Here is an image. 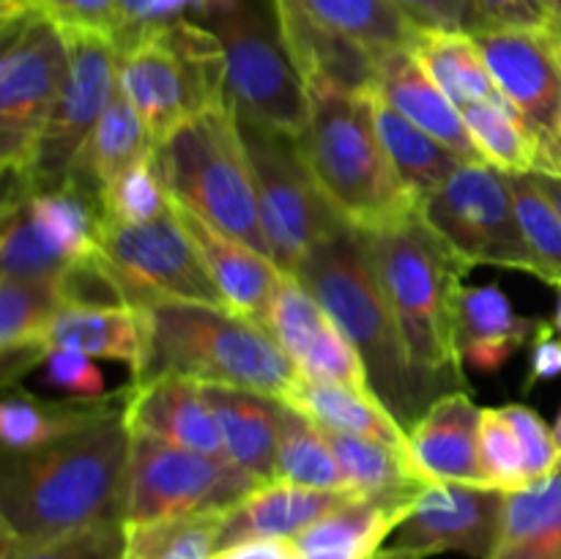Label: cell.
Masks as SVG:
<instances>
[{"instance_id": "bcb514c9", "label": "cell", "mask_w": 561, "mask_h": 559, "mask_svg": "<svg viewBox=\"0 0 561 559\" xmlns=\"http://www.w3.org/2000/svg\"><path fill=\"white\" fill-rule=\"evenodd\" d=\"M502 411L504 417L513 422L515 433H518L529 486H537V482L557 475L561 466H559V447H557V436H553V427H548V422L526 403H507L502 406Z\"/></svg>"}, {"instance_id": "f1b7e54d", "label": "cell", "mask_w": 561, "mask_h": 559, "mask_svg": "<svg viewBox=\"0 0 561 559\" xmlns=\"http://www.w3.org/2000/svg\"><path fill=\"white\" fill-rule=\"evenodd\" d=\"M64 305L60 285L25 283L0 277V351H3V387L9 389L22 373L44 360V332Z\"/></svg>"}, {"instance_id": "d6986e66", "label": "cell", "mask_w": 561, "mask_h": 559, "mask_svg": "<svg viewBox=\"0 0 561 559\" xmlns=\"http://www.w3.org/2000/svg\"><path fill=\"white\" fill-rule=\"evenodd\" d=\"M370 88H376L398 113L444 142L463 162H485L460 107H455L447 93L427 77L411 49H387L373 55Z\"/></svg>"}, {"instance_id": "277c9868", "label": "cell", "mask_w": 561, "mask_h": 559, "mask_svg": "<svg viewBox=\"0 0 561 559\" xmlns=\"http://www.w3.org/2000/svg\"><path fill=\"white\" fill-rule=\"evenodd\" d=\"M142 312L148 327L146 367L131 381L184 376L283 400L305 378L263 323L228 307L159 301L142 307Z\"/></svg>"}, {"instance_id": "7c38bea8", "label": "cell", "mask_w": 561, "mask_h": 559, "mask_svg": "<svg viewBox=\"0 0 561 559\" xmlns=\"http://www.w3.org/2000/svg\"><path fill=\"white\" fill-rule=\"evenodd\" d=\"M420 217L466 269L502 266L537 272L515 212L510 175L493 164H460L420 203Z\"/></svg>"}, {"instance_id": "ffe728a7", "label": "cell", "mask_w": 561, "mask_h": 559, "mask_svg": "<svg viewBox=\"0 0 561 559\" xmlns=\"http://www.w3.org/2000/svg\"><path fill=\"white\" fill-rule=\"evenodd\" d=\"M422 488L351 499L299 532L294 546L301 559H376L383 551V540L409 518Z\"/></svg>"}, {"instance_id": "d590c367", "label": "cell", "mask_w": 561, "mask_h": 559, "mask_svg": "<svg viewBox=\"0 0 561 559\" xmlns=\"http://www.w3.org/2000/svg\"><path fill=\"white\" fill-rule=\"evenodd\" d=\"M307 11L323 31L367 49H411L420 27L392 0H305Z\"/></svg>"}, {"instance_id": "ee69618b", "label": "cell", "mask_w": 561, "mask_h": 559, "mask_svg": "<svg viewBox=\"0 0 561 559\" xmlns=\"http://www.w3.org/2000/svg\"><path fill=\"white\" fill-rule=\"evenodd\" d=\"M0 559H124V521H102L36 546H0Z\"/></svg>"}, {"instance_id": "f35d334b", "label": "cell", "mask_w": 561, "mask_h": 559, "mask_svg": "<svg viewBox=\"0 0 561 559\" xmlns=\"http://www.w3.org/2000/svg\"><path fill=\"white\" fill-rule=\"evenodd\" d=\"M327 438L332 444L340 471H343L345 488L356 491L359 497H381V493L431 486L420 475L414 460L389 444L334 431H327Z\"/></svg>"}, {"instance_id": "5b68a950", "label": "cell", "mask_w": 561, "mask_h": 559, "mask_svg": "<svg viewBox=\"0 0 561 559\" xmlns=\"http://www.w3.org/2000/svg\"><path fill=\"white\" fill-rule=\"evenodd\" d=\"M310 124L296 137L334 212L362 233L387 230L420 214L373 126L365 91L310 88Z\"/></svg>"}, {"instance_id": "ba28073f", "label": "cell", "mask_w": 561, "mask_h": 559, "mask_svg": "<svg viewBox=\"0 0 561 559\" xmlns=\"http://www.w3.org/2000/svg\"><path fill=\"white\" fill-rule=\"evenodd\" d=\"M197 22L222 44L228 96L239 115L290 137L305 135L310 93L290 58L277 14H263L252 0H214L197 11Z\"/></svg>"}, {"instance_id": "7402d4cb", "label": "cell", "mask_w": 561, "mask_h": 559, "mask_svg": "<svg viewBox=\"0 0 561 559\" xmlns=\"http://www.w3.org/2000/svg\"><path fill=\"white\" fill-rule=\"evenodd\" d=\"M356 497L359 493L354 491L305 488L283 480L263 482L225 513L219 551L250 540H294L307 526Z\"/></svg>"}, {"instance_id": "83f0119b", "label": "cell", "mask_w": 561, "mask_h": 559, "mask_svg": "<svg viewBox=\"0 0 561 559\" xmlns=\"http://www.w3.org/2000/svg\"><path fill=\"white\" fill-rule=\"evenodd\" d=\"M365 96L389 162L394 164L405 190L422 203L463 164V159L398 113L376 88H365Z\"/></svg>"}, {"instance_id": "52a82bcc", "label": "cell", "mask_w": 561, "mask_h": 559, "mask_svg": "<svg viewBox=\"0 0 561 559\" xmlns=\"http://www.w3.org/2000/svg\"><path fill=\"white\" fill-rule=\"evenodd\" d=\"M118 82L157 146L192 115L228 102L225 49L197 20H175L121 47Z\"/></svg>"}, {"instance_id": "7bdbcfd3", "label": "cell", "mask_w": 561, "mask_h": 559, "mask_svg": "<svg viewBox=\"0 0 561 559\" xmlns=\"http://www.w3.org/2000/svg\"><path fill=\"white\" fill-rule=\"evenodd\" d=\"M480 466L485 486L513 493L529 488L524 449L513 422L502 409H482L480 417Z\"/></svg>"}, {"instance_id": "7a4b0ae2", "label": "cell", "mask_w": 561, "mask_h": 559, "mask_svg": "<svg viewBox=\"0 0 561 559\" xmlns=\"http://www.w3.org/2000/svg\"><path fill=\"white\" fill-rule=\"evenodd\" d=\"M362 236L422 400L431 406L442 395L466 389L458 296L469 269L438 241L420 214L403 225Z\"/></svg>"}, {"instance_id": "2e32d148", "label": "cell", "mask_w": 561, "mask_h": 559, "mask_svg": "<svg viewBox=\"0 0 561 559\" xmlns=\"http://www.w3.org/2000/svg\"><path fill=\"white\" fill-rule=\"evenodd\" d=\"M507 493L469 482H431L422 488L409 518L394 529L392 546L422 559L460 551L488 559L502 529Z\"/></svg>"}, {"instance_id": "d4e9b609", "label": "cell", "mask_w": 561, "mask_h": 559, "mask_svg": "<svg viewBox=\"0 0 561 559\" xmlns=\"http://www.w3.org/2000/svg\"><path fill=\"white\" fill-rule=\"evenodd\" d=\"M175 208H179L192 239L201 247L228 310L263 323L268 305H272L274 290L279 285V277H283V269L268 255L247 247L244 241L230 239L222 230L211 228L206 219L186 212L179 203H175Z\"/></svg>"}, {"instance_id": "ac0fdd59", "label": "cell", "mask_w": 561, "mask_h": 559, "mask_svg": "<svg viewBox=\"0 0 561 559\" xmlns=\"http://www.w3.org/2000/svg\"><path fill=\"white\" fill-rule=\"evenodd\" d=\"M482 409L466 389L433 400L409 427V449L427 482L485 486L480 466Z\"/></svg>"}, {"instance_id": "484cf974", "label": "cell", "mask_w": 561, "mask_h": 559, "mask_svg": "<svg viewBox=\"0 0 561 559\" xmlns=\"http://www.w3.org/2000/svg\"><path fill=\"white\" fill-rule=\"evenodd\" d=\"M222 436L225 455L257 482L277 480V403L279 398L222 384H201Z\"/></svg>"}, {"instance_id": "9f6ffc18", "label": "cell", "mask_w": 561, "mask_h": 559, "mask_svg": "<svg viewBox=\"0 0 561 559\" xmlns=\"http://www.w3.org/2000/svg\"><path fill=\"white\" fill-rule=\"evenodd\" d=\"M553 436H557V447H559V466H561V411H559L557 422H553Z\"/></svg>"}, {"instance_id": "681fc988", "label": "cell", "mask_w": 561, "mask_h": 559, "mask_svg": "<svg viewBox=\"0 0 561 559\" xmlns=\"http://www.w3.org/2000/svg\"><path fill=\"white\" fill-rule=\"evenodd\" d=\"M118 3L121 16H124V36H121L118 49L151 27L184 20L186 11H197L201 5L197 0H118Z\"/></svg>"}, {"instance_id": "836d02e7", "label": "cell", "mask_w": 561, "mask_h": 559, "mask_svg": "<svg viewBox=\"0 0 561 559\" xmlns=\"http://www.w3.org/2000/svg\"><path fill=\"white\" fill-rule=\"evenodd\" d=\"M22 186L27 192L33 219L60 255L69 258L71 263L96 255L99 223H102V197L96 192L75 179L44 190Z\"/></svg>"}, {"instance_id": "74e56055", "label": "cell", "mask_w": 561, "mask_h": 559, "mask_svg": "<svg viewBox=\"0 0 561 559\" xmlns=\"http://www.w3.org/2000/svg\"><path fill=\"white\" fill-rule=\"evenodd\" d=\"M277 427V480L305 488L348 491L327 431L316 420L279 400Z\"/></svg>"}, {"instance_id": "4dcf8cb0", "label": "cell", "mask_w": 561, "mask_h": 559, "mask_svg": "<svg viewBox=\"0 0 561 559\" xmlns=\"http://www.w3.org/2000/svg\"><path fill=\"white\" fill-rule=\"evenodd\" d=\"M411 53L427 71V77L447 93L455 107L463 110L480 102L510 104L507 96L499 91L471 33L422 31L420 27L414 44H411Z\"/></svg>"}, {"instance_id": "e0dca14e", "label": "cell", "mask_w": 561, "mask_h": 559, "mask_svg": "<svg viewBox=\"0 0 561 559\" xmlns=\"http://www.w3.org/2000/svg\"><path fill=\"white\" fill-rule=\"evenodd\" d=\"M263 327L305 378L373 392L359 351L340 332L337 323L327 316L296 274L283 272Z\"/></svg>"}, {"instance_id": "6f0895ef", "label": "cell", "mask_w": 561, "mask_h": 559, "mask_svg": "<svg viewBox=\"0 0 561 559\" xmlns=\"http://www.w3.org/2000/svg\"><path fill=\"white\" fill-rule=\"evenodd\" d=\"M557 175H561V129H559V146H557Z\"/></svg>"}, {"instance_id": "cb8c5ba5", "label": "cell", "mask_w": 561, "mask_h": 559, "mask_svg": "<svg viewBox=\"0 0 561 559\" xmlns=\"http://www.w3.org/2000/svg\"><path fill=\"white\" fill-rule=\"evenodd\" d=\"M542 318L518 316L499 285H463L458 296V349L469 370L499 373L526 343Z\"/></svg>"}, {"instance_id": "816d5d0a", "label": "cell", "mask_w": 561, "mask_h": 559, "mask_svg": "<svg viewBox=\"0 0 561 559\" xmlns=\"http://www.w3.org/2000/svg\"><path fill=\"white\" fill-rule=\"evenodd\" d=\"M561 376V334L557 327L540 321L529 345V378L524 381V392H531L537 384L553 381Z\"/></svg>"}, {"instance_id": "f907efd6", "label": "cell", "mask_w": 561, "mask_h": 559, "mask_svg": "<svg viewBox=\"0 0 561 559\" xmlns=\"http://www.w3.org/2000/svg\"><path fill=\"white\" fill-rule=\"evenodd\" d=\"M482 27H553L540 0H474Z\"/></svg>"}, {"instance_id": "30bf717a", "label": "cell", "mask_w": 561, "mask_h": 559, "mask_svg": "<svg viewBox=\"0 0 561 559\" xmlns=\"http://www.w3.org/2000/svg\"><path fill=\"white\" fill-rule=\"evenodd\" d=\"M96 258L126 305L148 307L159 301L228 307L201 247L186 230L179 208L153 223H99Z\"/></svg>"}, {"instance_id": "d6a6232c", "label": "cell", "mask_w": 561, "mask_h": 559, "mask_svg": "<svg viewBox=\"0 0 561 559\" xmlns=\"http://www.w3.org/2000/svg\"><path fill=\"white\" fill-rule=\"evenodd\" d=\"M488 559H561V469L507 493L502 529Z\"/></svg>"}, {"instance_id": "680465c9", "label": "cell", "mask_w": 561, "mask_h": 559, "mask_svg": "<svg viewBox=\"0 0 561 559\" xmlns=\"http://www.w3.org/2000/svg\"><path fill=\"white\" fill-rule=\"evenodd\" d=\"M197 3H201V5H197V11H201L203 5H206V3H214V0H197ZM197 11H195V14H197Z\"/></svg>"}, {"instance_id": "8d00e7d4", "label": "cell", "mask_w": 561, "mask_h": 559, "mask_svg": "<svg viewBox=\"0 0 561 559\" xmlns=\"http://www.w3.org/2000/svg\"><path fill=\"white\" fill-rule=\"evenodd\" d=\"M225 513L124 521V559H214Z\"/></svg>"}, {"instance_id": "60d3db41", "label": "cell", "mask_w": 561, "mask_h": 559, "mask_svg": "<svg viewBox=\"0 0 561 559\" xmlns=\"http://www.w3.org/2000/svg\"><path fill=\"white\" fill-rule=\"evenodd\" d=\"M513 186L515 212L526 247L535 258V277L542 283H561V214L557 203L542 190L537 173H507Z\"/></svg>"}, {"instance_id": "ab89813d", "label": "cell", "mask_w": 561, "mask_h": 559, "mask_svg": "<svg viewBox=\"0 0 561 559\" xmlns=\"http://www.w3.org/2000/svg\"><path fill=\"white\" fill-rule=\"evenodd\" d=\"M480 148L482 159L502 173H535L542 168L540 146L515 107L496 102L469 104L460 110Z\"/></svg>"}, {"instance_id": "db71d44e", "label": "cell", "mask_w": 561, "mask_h": 559, "mask_svg": "<svg viewBox=\"0 0 561 559\" xmlns=\"http://www.w3.org/2000/svg\"><path fill=\"white\" fill-rule=\"evenodd\" d=\"M535 173H537V179H540L542 190H546L548 197H551V201L557 203V208H559V214H561V175H557V173H540V170H535Z\"/></svg>"}, {"instance_id": "9c48e42d", "label": "cell", "mask_w": 561, "mask_h": 559, "mask_svg": "<svg viewBox=\"0 0 561 559\" xmlns=\"http://www.w3.org/2000/svg\"><path fill=\"white\" fill-rule=\"evenodd\" d=\"M255 175L261 225L272 261L294 274L301 258L345 223L318 186L296 137L239 115Z\"/></svg>"}, {"instance_id": "7dc6e473", "label": "cell", "mask_w": 561, "mask_h": 559, "mask_svg": "<svg viewBox=\"0 0 561 559\" xmlns=\"http://www.w3.org/2000/svg\"><path fill=\"white\" fill-rule=\"evenodd\" d=\"M42 378L47 387L60 389L69 398H104V376L96 365L93 356L82 354L75 349H49L42 360Z\"/></svg>"}, {"instance_id": "4fadbf2b", "label": "cell", "mask_w": 561, "mask_h": 559, "mask_svg": "<svg viewBox=\"0 0 561 559\" xmlns=\"http://www.w3.org/2000/svg\"><path fill=\"white\" fill-rule=\"evenodd\" d=\"M261 482L228 455H208L131 431L124 521L228 513Z\"/></svg>"}, {"instance_id": "4316f807", "label": "cell", "mask_w": 561, "mask_h": 559, "mask_svg": "<svg viewBox=\"0 0 561 559\" xmlns=\"http://www.w3.org/2000/svg\"><path fill=\"white\" fill-rule=\"evenodd\" d=\"M283 400L294 406V409H299L301 414L310 417V420H316L323 431L376 438V442L389 444V447L400 449V453L411 458L409 431L400 425L398 417L373 392L343 387V384H323L301 378Z\"/></svg>"}, {"instance_id": "3957f363", "label": "cell", "mask_w": 561, "mask_h": 559, "mask_svg": "<svg viewBox=\"0 0 561 559\" xmlns=\"http://www.w3.org/2000/svg\"><path fill=\"white\" fill-rule=\"evenodd\" d=\"M294 274L359 351L373 395L409 431L427 403L414 381L387 296L378 285L365 236L343 225L318 241Z\"/></svg>"}, {"instance_id": "8992f818", "label": "cell", "mask_w": 561, "mask_h": 559, "mask_svg": "<svg viewBox=\"0 0 561 559\" xmlns=\"http://www.w3.org/2000/svg\"><path fill=\"white\" fill-rule=\"evenodd\" d=\"M153 164L179 206L272 258L239 110L230 99L175 126L153 146Z\"/></svg>"}, {"instance_id": "e575fe53", "label": "cell", "mask_w": 561, "mask_h": 559, "mask_svg": "<svg viewBox=\"0 0 561 559\" xmlns=\"http://www.w3.org/2000/svg\"><path fill=\"white\" fill-rule=\"evenodd\" d=\"M71 261L60 255L36 225L20 181H5L3 217H0V277L25 283H64Z\"/></svg>"}, {"instance_id": "8fae6325", "label": "cell", "mask_w": 561, "mask_h": 559, "mask_svg": "<svg viewBox=\"0 0 561 559\" xmlns=\"http://www.w3.org/2000/svg\"><path fill=\"white\" fill-rule=\"evenodd\" d=\"M0 33V164L5 179H22L69 77V42L44 14L5 22Z\"/></svg>"}, {"instance_id": "b9f144b4", "label": "cell", "mask_w": 561, "mask_h": 559, "mask_svg": "<svg viewBox=\"0 0 561 559\" xmlns=\"http://www.w3.org/2000/svg\"><path fill=\"white\" fill-rule=\"evenodd\" d=\"M173 212V197L164 190L153 164V148L102 190V219L115 225H142Z\"/></svg>"}, {"instance_id": "9a60e30c", "label": "cell", "mask_w": 561, "mask_h": 559, "mask_svg": "<svg viewBox=\"0 0 561 559\" xmlns=\"http://www.w3.org/2000/svg\"><path fill=\"white\" fill-rule=\"evenodd\" d=\"M515 113L540 146V173H557L561 129V33L553 27H482L471 33Z\"/></svg>"}, {"instance_id": "44dd1931", "label": "cell", "mask_w": 561, "mask_h": 559, "mask_svg": "<svg viewBox=\"0 0 561 559\" xmlns=\"http://www.w3.org/2000/svg\"><path fill=\"white\" fill-rule=\"evenodd\" d=\"M124 409L131 431L151 433L197 453L225 455L211 409L203 400L201 384L192 378L157 376L131 381Z\"/></svg>"}, {"instance_id": "603a6c76", "label": "cell", "mask_w": 561, "mask_h": 559, "mask_svg": "<svg viewBox=\"0 0 561 559\" xmlns=\"http://www.w3.org/2000/svg\"><path fill=\"white\" fill-rule=\"evenodd\" d=\"M49 349H75L93 360L124 362L131 378H137L146 367L148 351L146 312L135 305L66 301L44 332V351Z\"/></svg>"}, {"instance_id": "1f68e13d", "label": "cell", "mask_w": 561, "mask_h": 559, "mask_svg": "<svg viewBox=\"0 0 561 559\" xmlns=\"http://www.w3.org/2000/svg\"><path fill=\"white\" fill-rule=\"evenodd\" d=\"M153 142L148 137L146 124L137 115L135 104L124 93L121 82L115 85L107 110L99 118L96 129L91 132L88 142L82 146L69 179L80 181L88 190L102 197V190L113 179H118L126 168L151 153Z\"/></svg>"}, {"instance_id": "f6af8a7d", "label": "cell", "mask_w": 561, "mask_h": 559, "mask_svg": "<svg viewBox=\"0 0 561 559\" xmlns=\"http://www.w3.org/2000/svg\"><path fill=\"white\" fill-rule=\"evenodd\" d=\"M27 14H44L64 31L102 33L115 44L124 36L118 0H27Z\"/></svg>"}, {"instance_id": "c3c4849f", "label": "cell", "mask_w": 561, "mask_h": 559, "mask_svg": "<svg viewBox=\"0 0 561 559\" xmlns=\"http://www.w3.org/2000/svg\"><path fill=\"white\" fill-rule=\"evenodd\" d=\"M422 31H482L474 0H392Z\"/></svg>"}, {"instance_id": "11a10c76", "label": "cell", "mask_w": 561, "mask_h": 559, "mask_svg": "<svg viewBox=\"0 0 561 559\" xmlns=\"http://www.w3.org/2000/svg\"><path fill=\"white\" fill-rule=\"evenodd\" d=\"M540 5L548 11V16H551L553 31L561 33V0H540Z\"/></svg>"}, {"instance_id": "f5cc1de1", "label": "cell", "mask_w": 561, "mask_h": 559, "mask_svg": "<svg viewBox=\"0 0 561 559\" xmlns=\"http://www.w3.org/2000/svg\"><path fill=\"white\" fill-rule=\"evenodd\" d=\"M214 559H301L294 540H250L222 548Z\"/></svg>"}, {"instance_id": "5bb4252c", "label": "cell", "mask_w": 561, "mask_h": 559, "mask_svg": "<svg viewBox=\"0 0 561 559\" xmlns=\"http://www.w3.org/2000/svg\"><path fill=\"white\" fill-rule=\"evenodd\" d=\"M69 42V77L64 82L53 115L42 132L33 162L22 179L27 186H58L69 179L82 146L107 110L118 85L121 49L102 33L64 31Z\"/></svg>"}, {"instance_id": "6da1fadb", "label": "cell", "mask_w": 561, "mask_h": 559, "mask_svg": "<svg viewBox=\"0 0 561 559\" xmlns=\"http://www.w3.org/2000/svg\"><path fill=\"white\" fill-rule=\"evenodd\" d=\"M126 395L91 425L25 453L0 469V546H36L102 521H124L131 427Z\"/></svg>"}, {"instance_id": "f546056e", "label": "cell", "mask_w": 561, "mask_h": 559, "mask_svg": "<svg viewBox=\"0 0 561 559\" xmlns=\"http://www.w3.org/2000/svg\"><path fill=\"white\" fill-rule=\"evenodd\" d=\"M126 389L118 395H104V398L82 400H42L22 389H11L0 403V438H3L5 453H25L42 444L64 438L80 427L91 425L102 414H107L113 406L124 400Z\"/></svg>"}]
</instances>
